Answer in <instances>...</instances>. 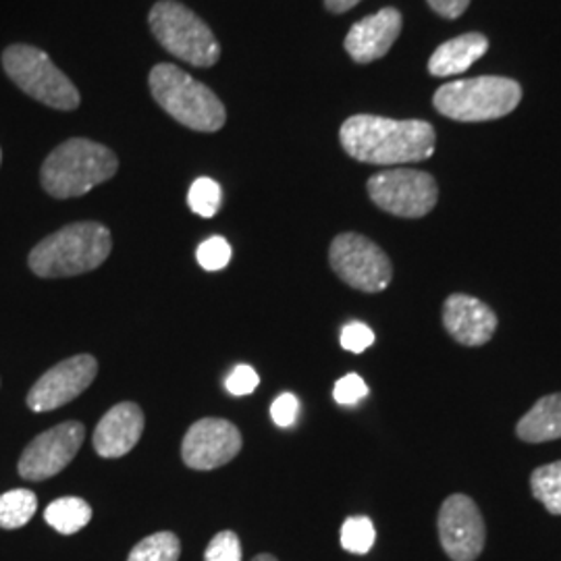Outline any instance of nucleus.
Masks as SVG:
<instances>
[{
  "label": "nucleus",
  "mask_w": 561,
  "mask_h": 561,
  "mask_svg": "<svg viewBox=\"0 0 561 561\" xmlns=\"http://www.w3.org/2000/svg\"><path fill=\"white\" fill-rule=\"evenodd\" d=\"M2 69L34 101L57 111H76L80 92L53 59L36 46L13 44L2 53Z\"/></svg>",
  "instance_id": "nucleus-6"
},
{
  "label": "nucleus",
  "mask_w": 561,
  "mask_h": 561,
  "mask_svg": "<svg viewBox=\"0 0 561 561\" xmlns=\"http://www.w3.org/2000/svg\"><path fill=\"white\" fill-rule=\"evenodd\" d=\"M489 48V41L482 34H463L454 41H447L442 44L433 57L428 60V71L435 78H449V76H460L468 71L477 60Z\"/></svg>",
  "instance_id": "nucleus-17"
},
{
  "label": "nucleus",
  "mask_w": 561,
  "mask_h": 561,
  "mask_svg": "<svg viewBox=\"0 0 561 561\" xmlns=\"http://www.w3.org/2000/svg\"><path fill=\"white\" fill-rule=\"evenodd\" d=\"M0 161H2V152H0Z\"/></svg>",
  "instance_id": "nucleus-34"
},
{
  "label": "nucleus",
  "mask_w": 561,
  "mask_h": 561,
  "mask_svg": "<svg viewBox=\"0 0 561 561\" xmlns=\"http://www.w3.org/2000/svg\"><path fill=\"white\" fill-rule=\"evenodd\" d=\"M375 343V333L368 324L364 322H350L341 331V345L352 352V354H362Z\"/></svg>",
  "instance_id": "nucleus-27"
},
{
  "label": "nucleus",
  "mask_w": 561,
  "mask_h": 561,
  "mask_svg": "<svg viewBox=\"0 0 561 561\" xmlns=\"http://www.w3.org/2000/svg\"><path fill=\"white\" fill-rule=\"evenodd\" d=\"M241 445L240 428L233 422L202 419L187 428L181 443V458L192 470H217L238 458Z\"/></svg>",
  "instance_id": "nucleus-11"
},
{
  "label": "nucleus",
  "mask_w": 561,
  "mask_h": 561,
  "mask_svg": "<svg viewBox=\"0 0 561 561\" xmlns=\"http://www.w3.org/2000/svg\"><path fill=\"white\" fill-rule=\"evenodd\" d=\"M530 489L549 514L561 516V460L539 466L530 474Z\"/></svg>",
  "instance_id": "nucleus-21"
},
{
  "label": "nucleus",
  "mask_w": 561,
  "mask_h": 561,
  "mask_svg": "<svg viewBox=\"0 0 561 561\" xmlns=\"http://www.w3.org/2000/svg\"><path fill=\"white\" fill-rule=\"evenodd\" d=\"M358 2H362V0H324V7L331 13H345V11L354 9Z\"/></svg>",
  "instance_id": "nucleus-32"
},
{
  "label": "nucleus",
  "mask_w": 561,
  "mask_h": 561,
  "mask_svg": "<svg viewBox=\"0 0 561 561\" xmlns=\"http://www.w3.org/2000/svg\"><path fill=\"white\" fill-rule=\"evenodd\" d=\"M144 412L134 401H121L102 416L94 431V449L101 458H123L127 456L144 433Z\"/></svg>",
  "instance_id": "nucleus-16"
},
{
  "label": "nucleus",
  "mask_w": 561,
  "mask_h": 561,
  "mask_svg": "<svg viewBox=\"0 0 561 561\" xmlns=\"http://www.w3.org/2000/svg\"><path fill=\"white\" fill-rule=\"evenodd\" d=\"M439 541L454 561H474L484 549L486 528L477 503L468 495H451L439 510Z\"/></svg>",
  "instance_id": "nucleus-13"
},
{
  "label": "nucleus",
  "mask_w": 561,
  "mask_h": 561,
  "mask_svg": "<svg viewBox=\"0 0 561 561\" xmlns=\"http://www.w3.org/2000/svg\"><path fill=\"white\" fill-rule=\"evenodd\" d=\"M368 396V385L364 382L360 375H345L343 379L335 382V389H333V398L341 405H352L356 401L364 400Z\"/></svg>",
  "instance_id": "nucleus-29"
},
{
  "label": "nucleus",
  "mask_w": 561,
  "mask_h": 561,
  "mask_svg": "<svg viewBox=\"0 0 561 561\" xmlns=\"http://www.w3.org/2000/svg\"><path fill=\"white\" fill-rule=\"evenodd\" d=\"M443 327L461 345L479 347L495 335L497 314L484 301L454 294L443 304Z\"/></svg>",
  "instance_id": "nucleus-14"
},
{
  "label": "nucleus",
  "mask_w": 561,
  "mask_h": 561,
  "mask_svg": "<svg viewBox=\"0 0 561 561\" xmlns=\"http://www.w3.org/2000/svg\"><path fill=\"white\" fill-rule=\"evenodd\" d=\"M181 542L175 533H154L138 542L127 561H180Z\"/></svg>",
  "instance_id": "nucleus-22"
},
{
  "label": "nucleus",
  "mask_w": 561,
  "mask_h": 561,
  "mask_svg": "<svg viewBox=\"0 0 561 561\" xmlns=\"http://www.w3.org/2000/svg\"><path fill=\"white\" fill-rule=\"evenodd\" d=\"M329 262L345 285L379 294L393 279V266L381 248L360 233H341L329 248Z\"/></svg>",
  "instance_id": "nucleus-9"
},
{
  "label": "nucleus",
  "mask_w": 561,
  "mask_h": 561,
  "mask_svg": "<svg viewBox=\"0 0 561 561\" xmlns=\"http://www.w3.org/2000/svg\"><path fill=\"white\" fill-rule=\"evenodd\" d=\"M300 412V401L294 393H280L277 400L273 401L271 405V416L277 426H291Z\"/></svg>",
  "instance_id": "nucleus-30"
},
{
  "label": "nucleus",
  "mask_w": 561,
  "mask_h": 561,
  "mask_svg": "<svg viewBox=\"0 0 561 561\" xmlns=\"http://www.w3.org/2000/svg\"><path fill=\"white\" fill-rule=\"evenodd\" d=\"M222 204L221 185L210 178L194 181L187 192V206L202 219H213Z\"/></svg>",
  "instance_id": "nucleus-23"
},
{
  "label": "nucleus",
  "mask_w": 561,
  "mask_h": 561,
  "mask_svg": "<svg viewBox=\"0 0 561 561\" xmlns=\"http://www.w3.org/2000/svg\"><path fill=\"white\" fill-rule=\"evenodd\" d=\"M111 231L96 221L71 222L30 252L27 264L42 279L78 277L99 268L111 256Z\"/></svg>",
  "instance_id": "nucleus-2"
},
{
  "label": "nucleus",
  "mask_w": 561,
  "mask_h": 561,
  "mask_svg": "<svg viewBox=\"0 0 561 561\" xmlns=\"http://www.w3.org/2000/svg\"><path fill=\"white\" fill-rule=\"evenodd\" d=\"M516 435L526 443L561 439V393L537 401L516 424Z\"/></svg>",
  "instance_id": "nucleus-18"
},
{
  "label": "nucleus",
  "mask_w": 561,
  "mask_h": 561,
  "mask_svg": "<svg viewBox=\"0 0 561 561\" xmlns=\"http://www.w3.org/2000/svg\"><path fill=\"white\" fill-rule=\"evenodd\" d=\"M148 21L162 48L180 60L194 67H213L221 57V46L213 30L181 2H157Z\"/></svg>",
  "instance_id": "nucleus-7"
},
{
  "label": "nucleus",
  "mask_w": 561,
  "mask_h": 561,
  "mask_svg": "<svg viewBox=\"0 0 561 561\" xmlns=\"http://www.w3.org/2000/svg\"><path fill=\"white\" fill-rule=\"evenodd\" d=\"M240 537L233 530H222L215 535L204 551V561H241Z\"/></svg>",
  "instance_id": "nucleus-26"
},
{
  "label": "nucleus",
  "mask_w": 561,
  "mask_h": 561,
  "mask_svg": "<svg viewBox=\"0 0 561 561\" xmlns=\"http://www.w3.org/2000/svg\"><path fill=\"white\" fill-rule=\"evenodd\" d=\"M119 169L115 152L99 141L73 138L57 146L42 164L44 192L57 201L80 198Z\"/></svg>",
  "instance_id": "nucleus-3"
},
{
  "label": "nucleus",
  "mask_w": 561,
  "mask_h": 561,
  "mask_svg": "<svg viewBox=\"0 0 561 561\" xmlns=\"http://www.w3.org/2000/svg\"><path fill=\"white\" fill-rule=\"evenodd\" d=\"M340 140L352 159L391 167L431 159L437 136L426 121L354 115L341 125Z\"/></svg>",
  "instance_id": "nucleus-1"
},
{
  "label": "nucleus",
  "mask_w": 561,
  "mask_h": 561,
  "mask_svg": "<svg viewBox=\"0 0 561 561\" xmlns=\"http://www.w3.org/2000/svg\"><path fill=\"white\" fill-rule=\"evenodd\" d=\"M522 101L518 81L482 76L474 80L449 81L435 94V108L461 123L502 119Z\"/></svg>",
  "instance_id": "nucleus-5"
},
{
  "label": "nucleus",
  "mask_w": 561,
  "mask_h": 561,
  "mask_svg": "<svg viewBox=\"0 0 561 561\" xmlns=\"http://www.w3.org/2000/svg\"><path fill=\"white\" fill-rule=\"evenodd\" d=\"M83 439L85 426L81 422H60L57 426L48 428L23 449L18 463L21 479L41 482L57 477L76 460Z\"/></svg>",
  "instance_id": "nucleus-10"
},
{
  "label": "nucleus",
  "mask_w": 561,
  "mask_h": 561,
  "mask_svg": "<svg viewBox=\"0 0 561 561\" xmlns=\"http://www.w3.org/2000/svg\"><path fill=\"white\" fill-rule=\"evenodd\" d=\"M196 259L204 271H221L231 261V245L221 236L208 238L202 241Z\"/></svg>",
  "instance_id": "nucleus-25"
},
{
  "label": "nucleus",
  "mask_w": 561,
  "mask_h": 561,
  "mask_svg": "<svg viewBox=\"0 0 561 561\" xmlns=\"http://www.w3.org/2000/svg\"><path fill=\"white\" fill-rule=\"evenodd\" d=\"M150 92L164 113L194 131L215 134L227 121L221 99L178 65H157L150 71Z\"/></svg>",
  "instance_id": "nucleus-4"
},
{
  "label": "nucleus",
  "mask_w": 561,
  "mask_h": 561,
  "mask_svg": "<svg viewBox=\"0 0 561 561\" xmlns=\"http://www.w3.org/2000/svg\"><path fill=\"white\" fill-rule=\"evenodd\" d=\"M259 385H261L259 373H256L252 366H245V364L238 366V368L227 377V381H225L227 391H229L231 396H236V398L254 393Z\"/></svg>",
  "instance_id": "nucleus-28"
},
{
  "label": "nucleus",
  "mask_w": 561,
  "mask_h": 561,
  "mask_svg": "<svg viewBox=\"0 0 561 561\" xmlns=\"http://www.w3.org/2000/svg\"><path fill=\"white\" fill-rule=\"evenodd\" d=\"M44 520L60 535H76L92 520V507L81 497H60L46 507Z\"/></svg>",
  "instance_id": "nucleus-19"
},
{
  "label": "nucleus",
  "mask_w": 561,
  "mask_h": 561,
  "mask_svg": "<svg viewBox=\"0 0 561 561\" xmlns=\"http://www.w3.org/2000/svg\"><path fill=\"white\" fill-rule=\"evenodd\" d=\"M366 187L370 201L401 219L426 217L439 201L435 178L416 169H387L373 175Z\"/></svg>",
  "instance_id": "nucleus-8"
},
{
  "label": "nucleus",
  "mask_w": 561,
  "mask_h": 561,
  "mask_svg": "<svg viewBox=\"0 0 561 561\" xmlns=\"http://www.w3.org/2000/svg\"><path fill=\"white\" fill-rule=\"evenodd\" d=\"M470 0H428V7L447 20H456L468 9Z\"/></svg>",
  "instance_id": "nucleus-31"
},
{
  "label": "nucleus",
  "mask_w": 561,
  "mask_h": 561,
  "mask_svg": "<svg viewBox=\"0 0 561 561\" xmlns=\"http://www.w3.org/2000/svg\"><path fill=\"white\" fill-rule=\"evenodd\" d=\"M252 561H279L275 556H271V553H261V556H256Z\"/></svg>",
  "instance_id": "nucleus-33"
},
{
  "label": "nucleus",
  "mask_w": 561,
  "mask_h": 561,
  "mask_svg": "<svg viewBox=\"0 0 561 561\" xmlns=\"http://www.w3.org/2000/svg\"><path fill=\"white\" fill-rule=\"evenodd\" d=\"M99 375V362L90 354H80L59 362L44 373L27 393V408L32 412H53L80 398Z\"/></svg>",
  "instance_id": "nucleus-12"
},
{
  "label": "nucleus",
  "mask_w": 561,
  "mask_h": 561,
  "mask_svg": "<svg viewBox=\"0 0 561 561\" xmlns=\"http://www.w3.org/2000/svg\"><path fill=\"white\" fill-rule=\"evenodd\" d=\"M377 541V533H375V524L364 518V516H354L347 518L341 526V547L350 553L364 556L373 549V545Z\"/></svg>",
  "instance_id": "nucleus-24"
},
{
  "label": "nucleus",
  "mask_w": 561,
  "mask_h": 561,
  "mask_svg": "<svg viewBox=\"0 0 561 561\" xmlns=\"http://www.w3.org/2000/svg\"><path fill=\"white\" fill-rule=\"evenodd\" d=\"M38 497L30 489H13L0 495V528L15 530L34 518Z\"/></svg>",
  "instance_id": "nucleus-20"
},
{
  "label": "nucleus",
  "mask_w": 561,
  "mask_h": 561,
  "mask_svg": "<svg viewBox=\"0 0 561 561\" xmlns=\"http://www.w3.org/2000/svg\"><path fill=\"white\" fill-rule=\"evenodd\" d=\"M401 13L393 7L381 9L375 15L352 25L345 36V50L358 65H368L373 60L385 57L400 36Z\"/></svg>",
  "instance_id": "nucleus-15"
}]
</instances>
